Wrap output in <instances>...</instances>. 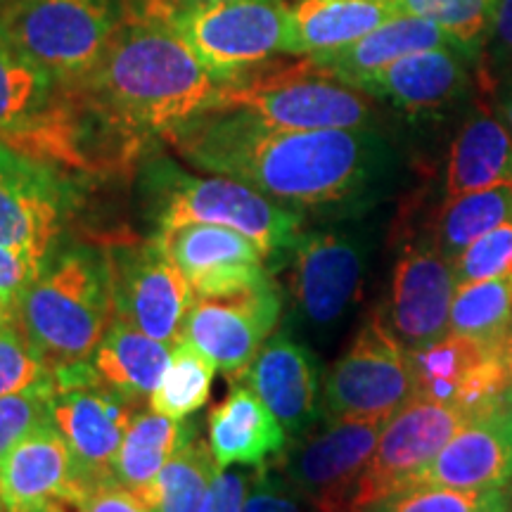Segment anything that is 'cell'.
Listing matches in <instances>:
<instances>
[{"label":"cell","instance_id":"cell-49","mask_svg":"<svg viewBox=\"0 0 512 512\" xmlns=\"http://www.w3.org/2000/svg\"><path fill=\"white\" fill-rule=\"evenodd\" d=\"M8 3H10V0H0V10H3Z\"/></svg>","mask_w":512,"mask_h":512},{"label":"cell","instance_id":"cell-29","mask_svg":"<svg viewBox=\"0 0 512 512\" xmlns=\"http://www.w3.org/2000/svg\"><path fill=\"white\" fill-rule=\"evenodd\" d=\"M195 422L174 420L169 415L136 411L128 422L117 460H114V482L131 494H138L155 482L162 467L169 463L176 448L183 444Z\"/></svg>","mask_w":512,"mask_h":512},{"label":"cell","instance_id":"cell-9","mask_svg":"<svg viewBox=\"0 0 512 512\" xmlns=\"http://www.w3.org/2000/svg\"><path fill=\"white\" fill-rule=\"evenodd\" d=\"M53 380L50 422L67 441L76 482L86 489L114 482V460L140 403L110 387L91 361L55 370Z\"/></svg>","mask_w":512,"mask_h":512},{"label":"cell","instance_id":"cell-46","mask_svg":"<svg viewBox=\"0 0 512 512\" xmlns=\"http://www.w3.org/2000/svg\"><path fill=\"white\" fill-rule=\"evenodd\" d=\"M8 318H15V313L8 309V304H5L3 297H0V323H3V320H8Z\"/></svg>","mask_w":512,"mask_h":512},{"label":"cell","instance_id":"cell-19","mask_svg":"<svg viewBox=\"0 0 512 512\" xmlns=\"http://www.w3.org/2000/svg\"><path fill=\"white\" fill-rule=\"evenodd\" d=\"M86 491L76 482L67 441L50 420L0 458V512H76Z\"/></svg>","mask_w":512,"mask_h":512},{"label":"cell","instance_id":"cell-18","mask_svg":"<svg viewBox=\"0 0 512 512\" xmlns=\"http://www.w3.org/2000/svg\"><path fill=\"white\" fill-rule=\"evenodd\" d=\"M152 240L181 268L197 297H223L273 280L259 242L233 228L185 223L157 228Z\"/></svg>","mask_w":512,"mask_h":512},{"label":"cell","instance_id":"cell-41","mask_svg":"<svg viewBox=\"0 0 512 512\" xmlns=\"http://www.w3.org/2000/svg\"><path fill=\"white\" fill-rule=\"evenodd\" d=\"M252 477L254 475H249L245 470H228V467H223L211 479L200 512H242Z\"/></svg>","mask_w":512,"mask_h":512},{"label":"cell","instance_id":"cell-3","mask_svg":"<svg viewBox=\"0 0 512 512\" xmlns=\"http://www.w3.org/2000/svg\"><path fill=\"white\" fill-rule=\"evenodd\" d=\"M114 318L105 249L64 252L24 292L15 320L46 370L91 361Z\"/></svg>","mask_w":512,"mask_h":512},{"label":"cell","instance_id":"cell-38","mask_svg":"<svg viewBox=\"0 0 512 512\" xmlns=\"http://www.w3.org/2000/svg\"><path fill=\"white\" fill-rule=\"evenodd\" d=\"M453 273L458 285L512 275V221L489 230L456 256Z\"/></svg>","mask_w":512,"mask_h":512},{"label":"cell","instance_id":"cell-1","mask_svg":"<svg viewBox=\"0 0 512 512\" xmlns=\"http://www.w3.org/2000/svg\"><path fill=\"white\" fill-rule=\"evenodd\" d=\"M164 138L190 164L299 207L356 200L382 164L368 128L285 131L238 107L197 114Z\"/></svg>","mask_w":512,"mask_h":512},{"label":"cell","instance_id":"cell-35","mask_svg":"<svg viewBox=\"0 0 512 512\" xmlns=\"http://www.w3.org/2000/svg\"><path fill=\"white\" fill-rule=\"evenodd\" d=\"M494 3L496 0H396L401 12L437 24L463 48L484 36Z\"/></svg>","mask_w":512,"mask_h":512},{"label":"cell","instance_id":"cell-44","mask_svg":"<svg viewBox=\"0 0 512 512\" xmlns=\"http://www.w3.org/2000/svg\"><path fill=\"white\" fill-rule=\"evenodd\" d=\"M505 373H508V392L505 394L512 399V339H510L508 349H505Z\"/></svg>","mask_w":512,"mask_h":512},{"label":"cell","instance_id":"cell-40","mask_svg":"<svg viewBox=\"0 0 512 512\" xmlns=\"http://www.w3.org/2000/svg\"><path fill=\"white\" fill-rule=\"evenodd\" d=\"M46 268L48 266H41L22 249L0 245V297L12 313L17 311L24 292L41 278Z\"/></svg>","mask_w":512,"mask_h":512},{"label":"cell","instance_id":"cell-21","mask_svg":"<svg viewBox=\"0 0 512 512\" xmlns=\"http://www.w3.org/2000/svg\"><path fill=\"white\" fill-rule=\"evenodd\" d=\"M411 484L446 489H508L512 484V399L508 394L463 427Z\"/></svg>","mask_w":512,"mask_h":512},{"label":"cell","instance_id":"cell-12","mask_svg":"<svg viewBox=\"0 0 512 512\" xmlns=\"http://www.w3.org/2000/svg\"><path fill=\"white\" fill-rule=\"evenodd\" d=\"M74 207L76 192L57 166L0 140V245L48 266Z\"/></svg>","mask_w":512,"mask_h":512},{"label":"cell","instance_id":"cell-10","mask_svg":"<svg viewBox=\"0 0 512 512\" xmlns=\"http://www.w3.org/2000/svg\"><path fill=\"white\" fill-rule=\"evenodd\" d=\"M384 418H328L275 458V470L318 512H351Z\"/></svg>","mask_w":512,"mask_h":512},{"label":"cell","instance_id":"cell-20","mask_svg":"<svg viewBox=\"0 0 512 512\" xmlns=\"http://www.w3.org/2000/svg\"><path fill=\"white\" fill-rule=\"evenodd\" d=\"M418 396L482 415L508 392L505 349L489 347L458 332L411 351Z\"/></svg>","mask_w":512,"mask_h":512},{"label":"cell","instance_id":"cell-23","mask_svg":"<svg viewBox=\"0 0 512 512\" xmlns=\"http://www.w3.org/2000/svg\"><path fill=\"white\" fill-rule=\"evenodd\" d=\"M207 425L211 453L221 470L233 465L261 467L290 446L285 427L245 382H230L228 396L211 408Z\"/></svg>","mask_w":512,"mask_h":512},{"label":"cell","instance_id":"cell-17","mask_svg":"<svg viewBox=\"0 0 512 512\" xmlns=\"http://www.w3.org/2000/svg\"><path fill=\"white\" fill-rule=\"evenodd\" d=\"M456 287L453 261L441 252L434 235H420L401 247L382 313L403 347L415 351L448 335Z\"/></svg>","mask_w":512,"mask_h":512},{"label":"cell","instance_id":"cell-31","mask_svg":"<svg viewBox=\"0 0 512 512\" xmlns=\"http://www.w3.org/2000/svg\"><path fill=\"white\" fill-rule=\"evenodd\" d=\"M448 332H458L489 347L508 349L512 339V275L456 287Z\"/></svg>","mask_w":512,"mask_h":512},{"label":"cell","instance_id":"cell-48","mask_svg":"<svg viewBox=\"0 0 512 512\" xmlns=\"http://www.w3.org/2000/svg\"><path fill=\"white\" fill-rule=\"evenodd\" d=\"M508 512H512V486L508 489Z\"/></svg>","mask_w":512,"mask_h":512},{"label":"cell","instance_id":"cell-43","mask_svg":"<svg viewBox=\"0 0 512 512\" xmlns=\"http://www.w3.org/2000/svg\"><path fill=\"white\" fill-rule=\"evenodd\" d=\"M76 512H152L136 494L119 486L117 482H105L91 486L83 496L81 508Z\"/></svg>","mask_w":512,"mask_h":512},{"label":"cell","instance_id":"cell-6","mask_svg":"<svg viewBox=\"0 0 512 512\" xmlns=\"http://www.w3.org/2000/svg\"><path fill=\"white\" fill-rule=\"evenodd\" d=\"M221 107L247 110L268 126L285 131L368 128L373 117L366 93L330 76L311 57L292 67L226 83L211 110Z\"/></svg>","mask_w":512,"mask_h":512},{"label":"cell","instance_id":"cell-2","mask_svg":"<svg viewBox=\"0 0 512 512\" xmlns=\"http://www.w3.org/2000/svg\"><path fill=\"white\" fill-rule=\"evenodd\" d=\"M110 117L136 138L166 136L176 126L209 112L221 83L164 17L162 0L121 24L98 69L81 83Z\"/></svg>","mask_w":512,"mask_h":512},{"label":"cell","instance_id":"cell-25","mask_svg":"<svg viewBox=\"0 0 512 512\" xmlns=\"http://www.w3.org/2000/svg\"><path fill=\"white\" fill-rule=\"evenodd\" d=\"M396 15H401L396 0H297L287 10L285 53H335Z\"/></svg>","mask_w":512,"mask_h":512},{"label":"cell","instance_id":"cell-33","mask_svg":"<svg viewBox=\"0 0 512 512\" xmlns=\"http://www.w3.org/2000/svg\"><path fill=\"white\" fill-rule=\"evenodd\" d=\"M214 373L216 363L192 347L188 339H181L174 347L162 382L150 396V408L174 420H185L207 403Z\"/></svg>","mask_w":512,"mask_h":512},{"label":"cell","instance_id":"cell-7","mask_svg":"<svg viewBox=\"0 0 512 512\" xmlns=\"http://www.w3.org/2000/svg\"><path fill=\"white\" fill-rule=\"evenodd\" d=\"M287 10L283 0H233V3H164V17L192 53L221 83H235L254 67L285 53Z\"/></svg>","mask_w":512,"mask_h":512},{"label":"cell","instance_id":"cell-4","mask_svg":"<svg viewBox=\"0 0 512 512\" xmlns=\"http://www.w3.org/2000/svg\"><path fill=\"white\" fill-rule=\"evenodd\" d=\"M124 24L119 0H10L0 38L67 86L91 76Z\"/></svg>","mask_w":512,"mask_h":512},{"label":"cell","instance_id":"cell-14","mask_svg":"<svg viewBox=\"0 0 512 512\" xmlns=\"http://www.w3.org/2000/svg\"><path fill=\"white\" fill-rule=\"evenodd\" d=\"M74 86L19 55L0 38V140L53 164L74 119Z\"/></svg>","mask_w":512,"mask_h":512},{"label":"cell","instance_id":"cell-32","mask_svg":"<svg viewBox=\"0 0 512 512\" xmlns=\"http://www.w3.org/2000/svg\"><path fill=\"white\" fill-rule=\"evenodd\" d=\"M510 221L512 185H501V188L465 192V195L444 200L432 235L441 252L453 261L489 230Z\"/></svg>","mask_w":512,"mask_h":512},{"label":"cell","instance_id":"cell-13","mask_svg":"<svg viewBox=\"0 0 512 512\" xmlns=\"http://www.w3.org/2000/svg\"><path fill=\"white\" fill-rule=\"evenodd\" d=\"M290 297L299 325L311 332L337 328L361 299L370 247L358 235L302 233L290 252Z\"/></svg>","mask_w":512,"mask_h":512},{"label":"cell","instance_id":"cell-42","mask_svg":"<svg viewBox=\"0 0 512 512\" xmlns=\"http://www.w3.org/2000/svg\"><path fill=\"white\" fill-rule=\"evenodd\" d=\"M486 36V60L489 67H512V0H496L491 10Z\"/></svg>","mask_w":512,"mask_h":512},{"label":"cell","instance_id":"cell-22","mask_svg":"<svg viewBox=\"0 0 512 512\" xmlns=\"http://www.w3.org/2000/svg\"><path fill=\"white\" fill-rule=\"evenodd\" d=\"M245 384L266 403L290 439L304 437L318 425L323 411L320 363L306 344L292 339L290 330L278 332L261 347Z\"/></svg>","mask_w":512,"mask_h":512},{"label":"cell","instance_id":"cell-8","mask_svg":"<svg viewBox=\"0 0 512 512\" xmlns=\"http://www.w3.org/2000/svg\"><path fill=\"white\" fill-rule=\"evenodd\" d=\"M415 396L411 351L396 339L382 311L370 313L325 380V418L389 420Z\"/></svg>","mask_w":512,"mask_h":512},{"label":"cell","instance_id":"cell-47","mask_svg":"<svg viewBox=\"0 0 512 512\" xmlns=\"http://www.w3.org/2000/svg\"><path fill=\"white\" fill-rule=\"evenodd\" d=\"M183 5H209V3H233V0H181Z\"/></svg>","mask_w":512,"mask_h":512},{"label":"cell","instance_id":"cell-5","mask_svg":"<svg viewBox=\"0 0 512 512\" xmlns=\"http://www.w3.org/2000/svg\"><path fill=\"white\" fill-rule=\"evenodd\" d=\"M150 190L157 228L226 226L259 242L268 259L290 252L302 235L299 211L235 178H197L174 164H159L150 174Z\"/></svg>","mask_w":512,"mask_h":512},{"label":"cell","instance_id":"cell-11","mask_svg":"<svg viewBox=\"0 0 512 512\" xmlns=\"http://www.w3.org/2000/svg\"><path fill=\"white\" fill-rule=\"evenodd\" d=\"M114 318L176 347L197 294L155 240L105 247Z\"/></svg>","mask_w":512,"mask_h":512},{"label":"cell","instance_id":"cell-24","mask_svg":"<svg viewBox=\"0 0 512 512\" xmlns=\"http://www.w3.org/2000/svg\"><path fill=\"white\" fill-rule=\"evenodd\" d=\"M467 86L463 57L453 46L406 55L358 83V91L384 98L408 112H432L456 100Z\"/></svg>","mask_w":512,"mask_h":512},{"label":"cell","instance_id":"cell-15","mask_svg":"<svg viewBox=\"0 0 512 512\" xmlns=\"http://www.w3.org/2000/svg\"><path fill=\"white\" fill-rule=\"evenodd\" d=\"M475 418L479 415L451 403L432 401L427 396H415L413 401H408L384 425L370 465L358 482L351 512L406 486Z\"/></svg>","mask_w":512,"mask_h":512},{"label":"cell","instance_id":"cell-27","mask_svg":"<svg viewBox=\"0 0 512 512\" xmlns=\"http://www.w3.org/2000/svg\"><path fill=\"white\" fill-rule=\"evenodd\" d=\"M501 185H512V133L489 114H475L453 140L444 200Z\"/></svg>","mask_w":512,"mask_h":512},{"label":"cell","instance_id":"cell-30","mask_svg":"<svg viewBox=\"0 0 512 512\" xmlns=\"http://www.w3.org/2000/svg\"><path fill=\"white\" fill-rule=\"evenodd\" d=\"M219 470L211 446L197 434L195 425L155 482L136 496L152 512H200Z\"/></svg>","mask_w":512,"mask_h":512},{"label":"cell","instance_id":"cell-45","mask_svg":"<svg viewBox=\"0 0 512 512\" xmlns=\"http://www.w3.org/2000/svg\"><path fill=\"white\" fill-rule=\"evenodd\" d=\"M503 119H505V126H508L512 133V95L505 100V105H503Z\"/></svg>","mask_w":512,"mask_h":512},{"label":"cell","instance_id":"cell-39","mask_svg":"<svg viewBox=\"0 0 512 512\" xmlns=\"http://www.w3.org/2000/svg\"><path fill=\"white\" fill-rule=\"evenodd\" d=\"M242 512H318L285 482L273 463L256 467Z\"/></svg>","mask_w":512,"mask_h":512},{"label":"cell","instance_id":"cell-34","mask_svg":"<svg viewBox=\"0 0 512 512\" xmlns=\"http://www.w3.org/2000/svg\"><path fill=\"white\" fill-rule=\"evenodd\" d=\"M356 512H508V489L470 491L446 486H401Z\"/></svg>","mask_w":512,"mask_h":512},{"label":"cell","instance_id":"cell-28","mask_svg":"<svg viewBox=\"0 0 512 512\" xmlns=\"http://www.w3.org/2000/svg\"><path fill=\"white\" fill-rule=\"evenodd\" d=\"M171 354V344L152 339L126 320L112 318L93 354V366L110 387L140 403L162 382Z\"/></svg>","mask_w":512,"mask_h":512},{"label":"cell","instance_id":"cell-16","mask_svg":"<svg viewBox=\"0 0 512 512\" xmlns=\"http://www.w3.org/2000/svg\"><path fill=\"white\" fill-rule=\"evenodd\" d=\"M280 309L283 299L273 280L223 297H197L183 323V339L207 354L228 382H245L278 325Z\"/></svg>","mask_w":512,"mask_h":512},{"label":"cell","instance_id":"cell-37","mask_svg":"<svg viewBox=\"0 0 512 512\" xmlns=\"http://www.w3.org/2000/svg\"><path fill=\"white\" fill-rule=\"evenodd\" d=\"M48 375L50 370H46L41 358L31 349L17 320H3L0 323V396L24 392L46 380Z\"/></svg>","mask_w":512,"mask_h":512},{"label":"cell","instance_id":"cell-26","mask_svg":"<svg viewBox=\"0 0 512 512\" xmlns=\"http://www.w3.org/2000/svg\"><path fill=\"white\" fill-rule=\"evenodd\" d=\"M444 46H458V43L446 31H441L437 24L401 12L370 34L358 38L351 46L328 55L311 57V60L330 76L356 88L370 74L380 72L382 67L401 60V57Z\"/></svg>","mask_w":512,"mask_h":512},{"label":"cell","instance_id":"cell-36","mask_svg":"<svg viewBox=\"0 0 512 512\" xmlns=\"http://www.w3.org/2000/svg\"><path fill=\"white\" fill-rule=\"evenodd\" d=\"M55 380L50 373L24 392L0 396V458L17 444L24 434L50 420Z\"/></svg>","mask_w":512,"mask_h":512}]
</instances>
